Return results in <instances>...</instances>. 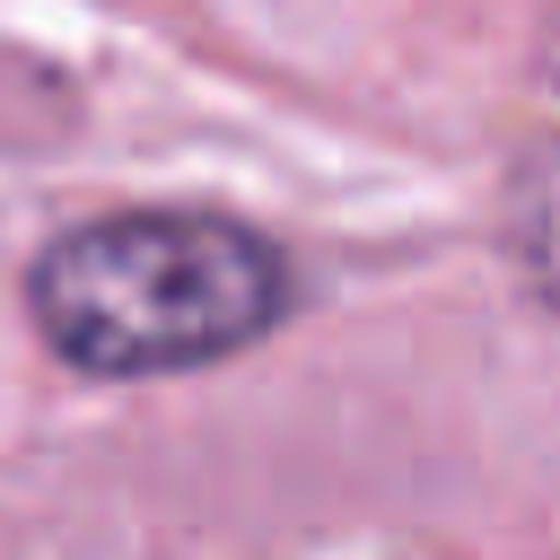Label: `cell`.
Returning <instances> with one entry per match:
<instances>
[{
  "label": "cell",
  "mask_w": 560,
  "mask_h": 560,
  "mask_svg": "<svg viewBox=\"0 0 560 560\" xmlns=\"http://www.w3.org/2000/svg\"><path fill=\"white\" fill-rule=\"evenodd\" d=\"M551 88H560V26H551Z\"/></svg>",
  "instance_id": "cell-3"
},
{
  "label": "cell",
  "mask_w": 560,
  "mask_h": 560,
  "mask_svg": "<svg viewBox=\"0 0 560 560\" xmlns=\"http://www.w3.org/2000/svg\"><path fill=\"white\" fill-rule=\"evenodd\" d=\"M508 245H516L534 298L560 306V140L534 149V158L516 166V192H508Z\"/></svg>",
  "instance_id": "cell-2"
},
{
  "label": "cell",
  "mask_w": 560,
  "mask_h": 560,
  "mask_svg": "<svg viewBox=\"0 0 560 560\" xmlns=\"http://www.w3.org/2000/svg\"><path fill=\"white\" fill-rule=\"evenodd\" d=\"M26 306L88 376H175L262 341L289 315V262L219 210H114L35 254Z\"/></svg>",
  "instance_id": "cell-1"
}]
</instances>
